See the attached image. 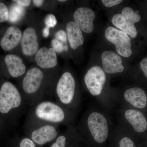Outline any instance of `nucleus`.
I'll list each match as a JSON object with an SVG mask.
<instances>
[{
  "instance_id": "obj_4",
  "label": "nucleus",
  "mask_w": 147,
  "mask_h": 147,
  "mask_svg": "<svg viewBox=\"0 0 147 147\" xmlns=\"http://www.w3.org/2000/svg\"><path fill=\"white\" fill-rule=\"evenodd\" d=\"M37 117L42 120L52 123H60L65 118L63 110L54 102L45 101L40 102L35 110Z\"/></svg>"
},
{
  "instance_id": "obj_10",
  "label": "nucleus",
  "mask_w": 147,
  "mask_h": 147,
  "mask_svg": "<svg viewBox=\"0 0 147 147\" xmlns=\"http://www.w3.org/2000/svg\"><path fill=\"white\" fill-rule=\"evenodd\" d=\"M21 50L24 55L30 56L36 54L39 49L36 32L29 27L24 31L21 40Z\"/></svg>"
},
{
  "instance_id": "obj_32",
  "label": "nucleus",
  "mask_w": 147,
  "mask_h": 147,
  "mask_svg": "<svg viewBox=\"0 0 147 147\" xmlns=\"http://www.w3.org/2000/svg\"><path fill=\"white\" fill-rule=\"evenodd\" d=\"M32 2L37 7H40L43 4L44 1H42V0H34L32 1Z\"/></svg>"
},
{
  "instance_id": "obj_18",
  "label": "nucleus",
  "mask_w": 147,
  "mask_h": 147,
  "mask_svg": "<svg viewBox=\"0 0 147 147\" xmlns=\"http://www.w3.org/2000/svg\"><path fill=\"white\" fill-rule=\"evenodd\" d=\"M112 23L114 26L120 29L132 38L136 37L137 34V29L134 24H131L121 13H117L113 16Z\"/></svg>"
},
{
  "instance_id": "obj_2",
  "label": "nucleus",
  "mask_w": 147,
  "mask_h": 147,
  "mask_svg": "<svg viewBox=\"0 0 147 147\" xmlns=\"http://www.w3.org/2000/svg\"><path fill=\"white\" fill-rule=\"evenodd\" d=\"M87 124L96 142L101 144L107 140L109 133L108 122L102 114L97 112L91 113L88 118Z\"/></svg>"
},
{
  "instance_id": "obj_29",
  "label": "nucleus",
  "mask_w": 147,
  "mask_h": 147,
  "mask_svg": "<svg viewBox=\"0 0 147 147\" xmlns=\"http://www.w3.org/2000/svg\"><path fill=\"white\" fill-rule=\"evenodd\" d=\"M140 67L147 78V57L144 58L140 63Z\"/></svg>"
},
{
  "instance_id": "obj_9",
  "label": "nucleus",
  "mask_w": 147,
  "mask_h": 147,
  "mask_svg": "<svg viewBox=\"0 0 147 147\" xmlns=\"http://www.w3.org/2000/svg\"><path fill=\"white\" fill-rule=\"evenodd\" d=\"M101 60L102 69L105 73H121L124 69L121 58L113 51L103 52L101 55Z\"/></svg>"
},
{
  "instance_id": "obj_15",
  "label": "nucleus",
  "mask_w": 147,
  "mask_h": 147,
  "mask_svg": "<svg viewBox=\"0 0 147 147\" xmlns=\"http://www.w3.org/2000/svg\"><path fill=\"white\" fill-rule=\"evenodd\" d=\"M125 117L137 132H143L147 129L146 119L139 110L128 109L125 113Z\"/></svg>"
},
{
  "instance_id": "obj_30",
  "label": "nucleus",
  "mask_w": 147,
  "mask_h": 147,
  "mask_svg": "<svg viewBox=\"0 0 147 147\" xmlns=\"http://www.w3.org/2000/svg\"><path fill=\"white\" fill-rule=\"evenodd\" d=\"M13 1L15 2L17 4L24 7L28 6L31 3V1L30 0H16Z\"/></svg>"
},
{
  "instance_id": "obj_28",
  "label": "nucleus",
  "mask_w": 147,
  "mask_h": 147,
  "mask_svg": "<svg viewBox=\"0 0 147 147\" xmlns=\"http://www.w3.org/2000/svg\"><path fill=\"white\" fill-rule=\"evenodd\" d=\"M20 147H36L34 142L28 138L23 139L20 142L19 144Z\"/></svg>"
},
{
  "instance_id": "obj_8",
  "label": "nucleus",
  "mask_w": 147,
  "mask_h": 147,
  "mask_svg": "<svg viewBox=\"0 0 147 147\" xmlns=\"http://www.w3.org/2000/svg\"><path fill=\"white\" fill-rule=\"evenodd\" d=\"M43 77V74L39 68L34 67L29 69L22 82L24 91L28 94H32L37 91L41 86Z\"/></svg>"
},
{
  "instance_id": "obj_14",
  "label": "nucleus",
  "mask_w": 147,
  "mask_h": 147,
  "mask_svg": "<svg viewBox=\"0 0 147 147\" xmlns=\"http://www.w3.org/2000/svg\"><path fill=\"white\" fill-rule=\"evenodd\" d=\"M124 98L126 101L136 108L142 109L146 106V94L140 88L134 87L127 90L124 93Z\"/></svg>"
},
{
  "instance_id": "obj_24",
  "label": "nucleus",
  "mask_w": 147,
  "mask_h": 147,
  "mask_svg": "<svg viewBox=\"0 0 147 147\" xmlns=\"http://www.w3.org/2000/svg\"><path fill=\"white\" fill-rule=\"evenodd\" d=\"M55 39L61 41L63 44L67 45V36L65 32L63 30H60L56 32L55 34Z\"/></svg>"
},
{
  "instance_id": "obj_13",
  "label": "nucleus",
  "mask_w": 147,
  "mask_h": 147,
  "mask_svg": "<svg viewBox=\"0 0 147 147\" xmlns=\"http://www.w3.org/2000/svg\"><path fill=\"white\" fill-rule=\"evenodd\" d=\"M20 29L15 26L9 27L1 39L0 45L3 50L9 51L16 47L22 38Z\"/></svg>"
},
{
  "instance_id": "obj_27",
  "label": "nucleus",
  "mask_w": 147,
  "mask_h": 147,
  "mask_svg": "<svg viewBox=\"0 0 147 147\" xmlns=\"http://www.w3.org/2000/svg\"><path fill=\"white\" fill-rule=\"evenodd\" d=\"M123 1L121 0H102V4L107 7H111L119 4Z\"/></svg>"
},
{
  "instance_id": "obj_11",
  "label": "nucleus",
  "mask_w": 147,
  "mask_h": 147,
  "mask_svg": "<svg viewBox=\"0 0 147 147\" xmlns=\"http://www.w3.org/2000/svg\"><path fill=\"white\" fill-rule=\"evenodd\" d=\"M35 59L37 65L42 69L53 68L58 64L56 52L52 47L40 48L36 54Z\"/></svg>"
},
{
  "instance_id": "obj_17",
  "label": "nucleus",
  "mask_w": 147,
  "mask_h": 147,
  "mask_svg": "<svg viewBox=\"0 0 147 147\" xmlns=\"http://www.w3.org/2000/svg\"><path fill=\"white\" fill-rule=\"evenodd\" d=\"M67 36L70 47L76 50L84 43V37L82 31L74 22H68L66 26Z\"/></svg>"
},
{
  "instance_id": "obj_31",
  "label": "nucleus",
  "mask_w": 147,
  "mask_h": 147,
  "mask_svg": "<svg viewBox=\"0 0 147 147\" xmlns=\"http://www.w3.org/2000/svg\"><path fill=\"white\" fill-rule=\"evenodd\" d=\"M42 34L44 38L48 37L50 34V28L48 27H45L42 30Z\"/></svg>"
},
{
  "instance_id": "obj_26",
  "label": "nucleus",
  "mask_w": 147,
  "mask_h": 147,
  "mask_svg": "<svg viewBox=\"0 0 147 147\" xmlns=\"http://www.w3.org/2000/svg\"><path fill=\"white\" fill-rule=\"evenodd\" d=\"M66 138L63 135L58 137L56 142L52 145L51 147H65Z\"/></svg>"
},
{
  "instance_id": "obj_22",
  "label": "nucleus",
  "mask_w": 147,
  "mask_h": 147,
  "mask_svg": "<svg viewBox=\"0 0 147 147\" xmlns=\"http://www.w3.org/2000/svg\"><path fill=\"white\" fill-rule=\"evenodd\" d=\"M9 20V11L6 5L3 3H0V23Z\"/></svg>"
},
{
  "instance_id": "obj_3",
  "label": "nucleus",
  "mask_w": 147,
  "mask_h": 147,
  "mask_svg": "<svg viewBox=\"0 0 147 147\" xmlns=\"http://www.w3.org/2000/svg\"><path fill=\"white\" fill-rule=\"evenodd\" d=\"M106 39L115 45L117 53L124 57H128L132 54L131 40L128 35L114 27H108L105 30Z\"/></svg>"
},
{
  "instance_id": "obj_25",
  "label": "nucleus",
  "mask_w": 147,
  "mask_h": 147,
  "mask_svg": "<svg viewBox=\"0 0 147 147\" xmlns=\"http://www.w3.org/2000/svg\"><path fill=\"white\" fill-rule=\"evenodd\" d=\"M119 144V147H135L134 142L128 137H123L121 139Z\"/></svg>"
},
{
  "instance_id": "obj_1",
  "label": "nucleus",
  "mask_w": 147,
  "mask_h": 147,
  "mask_svg": "<svg viewBox=\"0 0 147 147\" xmlns=\"http://www.w3.org/2000/svg\"><path fill=\"white\" fill-rule=\"evenodd\" d=\"M22 102L20 93L12 83H4L0 90V112L7 114L19 107Z\"/></svg>"
},
{
  "instance_id": "obj_16",
  "label": "nucleus",
  "mask_w": 147,
  "mask_h": 147,
  "mask_svg": "<svg viewBox=\"0 0 147 147\" xmlns=\"http://www.w3.org/2000/svg\"><path fill=\"white\" fill-rule=\"evenodd\" d=\"M5 61L9 73L12 77H19L26 72V65L23 63L21 57L18 55L12 54L7 55L5 58Z\"/></svg>"
},
{
  "instance_id": "obj_6",
  "label": "nucleus",
  "mask_w": 147,
  "mask_h": 147,
  "mask_svg": "<svg viewBox=\"0 0 147 147\" xmlns=\"http://www.w3.org/2000/svg\"><path fill=\"white\" fill-rule=\"evenodd\" d=\"M75 81L70 72H65L59 79L56 92L62 103L67 105L71 103L75 94Z\"/></svg>"
},
{
  "instance_id": "obj_33",
  "label": "nucleus",
  "mask_w": 147,
  "mask_h": 147,
  "mask_svg": "<svg viewBox=\"0 0 147 147\" xmlns=\"http://www.w3.org/2000/svg\"><path fill=\"white\" fill-rule=\"evenodd\" d=\"M59 2H65L66 1H65V0H59Z\"/></svg>"
},
{
  "instance_id": "obj_7",
  "label": "nucleus",
  "mask_w": 147,
  "mask_h": 147,
  "mask_svg": "<svg viewBox=\"0 0 147 147\" xmlns=\"http://www.w3.org/2000/svg\"><path fill=\"white\" fill-rule=\"evenodd\" d=\"M74 23L82 31L87 34L92 33L94 29V21L95 13L91 9L81 7L77 9L74 13Z\"/></svg>"
},
{
  "instance_id": "obj_21",
  "label": "nucleus",
  "mask_w": 147,
  "mask_h": 147,
  "mask_svg": "<svg viewBox=\"0 0 147 147\" xmlns=\"http://www.w3.org/2000/svg\"><path fill=\"white\" fill-rule=\"evenodd\" d=\"M51 46L55 52L58 53H62L63 51H67L68 49L67 45H64L62 42L55 38L51 41Z\"/></svg>"
},
{
  "instance_id": "obj_12",
  "label": "nucleus",
  "mask_w": 147,
  "mask_h": 147,
  "mask_svg": "<svg viewBox=\"0 0 147 147\" xmlns=\"http://www.w3.org/2000/svg\"><path fill=\"white\" fill-rule=\"evenodd\" d=\"M57 134L54 126L47 125L34 130L31 134L32 140L37 144L44 145L55 139Z\"/></svg>"
},
{
  "instance_id": "obj_20",
  "label": "nucleus",
  "mask_w": 147,
  "mask_h": 147,
  "mask_svg": "<svg viewBox=\"0 0 147 147\" xmlns=\"http://www.w3.org/2000/svg\"><path fill=\"white\" fill-rule=\"evenodd\" d=\"M121 14L125 18L127 19L131 24H134L139 22L141 19V17L138 13H136L131 7H125L121 11Z\"/></svg>"
},
{
  "instance_id": "obj_23",
  "label": "nucleus",
  "mask_w": 147,
  "mask_h": 147,
  "mask_svg": "<svg viewBox=\"0 0 147 147\" xmlns=\"http://www.w3.org/2000/svg\"><path fill=\"white\" fill-rule=\"evenodd\" d=\"M44 22L46 27L50 28L55 27L57 23V21L55 15L49 14H47L45 17Z\"/></svg>"
},
{
  "instance_id": "obj_19",
  "label": "nucleus",
  "mask_w": 147,
  "mask_h": 147,
  "mask_svg": "<svg viewBox=\"0 0 147 147\" xmlns=\"http://www.w3.org/2000/svg\"><path fill=\"white\" fill-rule=\"evenodd\" d=\"M24 12L25 9L24 7L17 4L13 5L9 11V21L11 23H16L23 17Z\"/></svg>"
},
{
  "instance_id": "obj_5",
  "label": "nucleus",
  "mask_w": 147,
  "mask_h": 147,
  "mask_svg": "<svg viewBox=\"0 0 147 147\" xmlns=\"http://www.w3.org/2000/svg\"><path fill=\"white\" fill-rule=\"evenodd\" d=\"M106 79L105 71L100 66L96 65L91 67L84 77L86 86L94 96H97L101 93Z\"/></svg>"
}]
</instances>
